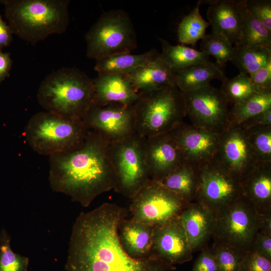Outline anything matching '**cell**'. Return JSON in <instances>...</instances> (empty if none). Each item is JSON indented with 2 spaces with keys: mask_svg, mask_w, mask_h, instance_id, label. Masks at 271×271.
<instances>
[{
  "mask_svg": "<svg viewBox=\"0 0 271 271\" xmlns=\"http://www.w3.org/2000/svg\"><path fill=\"white\" fill-rule=\"evenodd\" d=\"M240 190L259 213L271 212V162H257L240 181Z\"/></svg>",
  "mask_w": 271,
  "mask_h": 271,
  "instance_id": "21",
  "label": "cell"
},
{
  "mask_svg": "<svg viewBox=\"0 0 271 271\" xmlns=\"http://www.w3.org/2000/svg\"><path fill=\"white\" fill-rule=\"evenodd\" d=\"M159 40L162 48L160 57L175 73L209 61V56L200 50L184 45H172L163 39Z\"/></svg>",
  "mask_w": 271,
  "mask_h": 271,
  "instance_id": "27",
  "label": "cell"
},
{
  "mask_svg": "<svg viewBox=\"0 0 271 271\" xmlns=\"http://www.w3.org/2000/svg\"><path fill=\"white\" fill-rule=\"evenodd\" d=\"M132 107L136 132L144 138L170 132L186 116L184 98L176 85L140 92Z\"/></svg>",
  "mask_w": 271,
  "mask_h": 271,
  "instance_id": "5",
  "label": "cell"
},
{
  "mask_svg": "<svg viewBox=\"0 0 271 271\" xmlns=\"http://www.w3.org/2000/svg\"><path fill=\"white\" fill-rule=\"evenodd\" d=\"M193 252L204 247L215 230L216 217L197 202L189 203L179 215Z\"/></svg>",
  "mask_w": 271,
  "mask_h": 271,
  "instance_id": "19",
  "label": "cell"
},
{
  "mask_svg": "<svg viewBox=\"0 0 271 271\" xmlns=\"http://www.w3.org/2000/svg\"><path fill=\"white\" fill-rule=\"evenodd\" d=\"M86 56L96 61L129 53L137 46V34L130 18L121 10L103 13L86 34Z\"/></svg>",
  "mask_w": 271,
  "mask_h": 271,
  "instance_id": "7",
  "label": "cell"
},
{
  "mask_svg": "<svg viewBox=\"0 0 271 271\" xmlns=\"http://www.w3.org/2000/svg\"><path fill=\"white\" fill-rule=\"evenodd\" d=\"M228 102H240L257 91L249 75L240 73L235 77L226 78L220 89Z\"/></svg>",
  "mask_w": 271,
  "mask_h": 271,
  "instance_id": "33",
  "label": "cell"
},
{
  "mask_svg": "<svg viewBox=\"0 0 271 271\" xmlns=\"http://www.w3.org/2000/svg\"><path fill=\"white\" fill-rule=\"evenodd\" d=\"M160 55L155 49L141 54H117L96 61L94 69L98 74L126 75L155 60Z\"/></svg>",
  "mask_w": 271,
  "mask_h": 271,
  "instance_id": "25",
  "label": "cell"
},
{
  "mask_svg": "<svg viewBox=\"0 0 271 271\" xmlns=\"http://www.w3.org/2000/svg\"><path fill=\"white\" fill-rule=\"evenodd\" d=\"M271 108V89L257 91L229 110L228 126L237 125Z\"/></svg>",
  "mask_w": 271,
  "mask_h": 271,
  "instance_id": "28",
  "label": "cell"
},
{
  "mask_svg": "<svg viewBox=\"0 0 271 271\" xmlns=\"http://www.w3.org/2000/svg\"><path fill=\"white\" fill-rule=\"evenodd\" d=\"M239 44L271 48V31L268 30L246 8L243 17Z\"/></svg>",
  "mask_w": 271,
  "mask_h": 271,
  "instance_id": "31",
  "label": "cell"
},
{
  "mask_svg": "<svg viewBox=\"0 0 271 271\" xmlns=\"http://www.w3.org/2000/svg\"><path fill=\"white\" fill-rule=\"evenodd\" d=\"M200 1L193 11L181 21L178 29V37L183 44L194 45L206 35V30L210 26L202 17L199 11Z\"/></svg>",
  "mask_w": 271,
  "mask_h": 271,
  "instance_id": "30",
  "label": "cell"
},
{
  "mask_svg": "<svg viewBox=\"0 0 271 271\" xmlns=\"http://www.w3.org/2000/svg\"><path fill=\"white\" fill-rule=\"evenodd\" d=\"M250 248L271 261V234L258 230Z\"/></svg>",
  "mask_w": 271,
  "mask_h": 271,
  "instance_id": "41",
  "label": "cell"
},
{
  "mask_svg": "<svg viewBox=\"0 0 271 271\" xmlns=\"http://www.w3.org/2000/svg\"><path fill=\"white\" fill-rule=\"evenodd\" d=\"M216 217L214 243L250 249L259 228V213L248 200L240 195Z\"/></svg>",
  "mask_w": 271,
  "mask_h": 271,
  "instance_id": "9",
  "label": "cell"
},
{
  "mask_svg": "<svg viewBox=\"0 0 271 271\" xmlns=\"http://www.w3.org/2000/svg\"><path fill=\"white\" fill-rule=\"evenodd\" d=\"M13 61L9 53L0 50V85L6 78L10 76Z\"/></svg>",
  "mask_w": 271,
  "mask_h": 271,
  "instance_id": "43",
  "label": "cell"
},
{
  "mask_svg": "<svg viewBox=\"0 0 271 271\" xmlns=\"http://www.w3.org/2000/svg\"><path fill=\"white\" fill-rule=\"evenodd\" d=\"M245 130L255 160L271 162V125Z\"/></svg>",
  "mask_w": 271,
  "mask_h": 271,
  "instance_id": "34",
  "label": "cell"
},
{
  "mask_svg": "<svg viewBox=\"0 0 271 271\" xmlns=\"http://www.w3.org/2000/svg\"><path fill=\"white\" fill-rule=\"evenodd\" d=\"M87 130L82 120L68 119L44 111L30 118L24 134L35 152L50 156L79 148L84 142Z\"/></svg>",
  "mask_w": 271,
  "mask_h": 271,
  "instance_id": "6",
  "label": "cell"
},
{
  "mask_svg": "<svg viewBox=\"0 0 271 271\" xmlns=\"http://www.w3.org/2000/svg\"><path fill=\"white\" fill-rule=\"evenodd\" d=\"M37 97L45 111L82 120L92 104V79L77 68H62L42 81Z\"/></svg>",
  "mask_w": 271,
  "mask_h": 271,
  "instance_id": "4",
  "label": "cell"
},
{
  "mask_svg": "<svg viewBox=\"0 0 271 271\" xmlns=\"http://www.w3.org/2000/svg\"><path fill=\"white\" fill-rule=\"evenodd\" d=\"M209 5L207 17L212 33L222 36L234 46L239 45L245 0L201 1Z\"/></svg>",
  "mask_w": 271,
  "mask_h": 271,
  "instance_id": "18",
  "label": "cell"
},
{
  "mask_svg": "<svg viewBox=\"0 0 271 271\" xmlns=\"http://www.w3.org/2000/svg\"><path fill=\"white\" fill-rule=\"evenodd\" d=\"M154 228L131 218L122 220L118 227V238L128 255L137 259L151 255Z\"/></svg>",
  "mask_w": 271,
  "mask_h": 271,
  "instance_id": "22",
  "label": "cell"
},
{
  "mask_svg": "<svg viewBox=\"0 0 271 271\" xmlns=\"http://www.w3.org/2000/svg\"><path fill=\"white\" fill-rule=\"evenodd\" d=\"M213 160L240 181L257 162L246 130L229 125L221 132Z\"/></svg>",
  "mask_w": 271,
  "mask_h": 271,
  "instance_id": "13",
  "label": "cell"
},
{
  "mask_svg": "<svg viewBox=\"0 0 271 271\" xmlns=\"http://www.w3.org/2000/svg\"><path fill=\"white\" fill-rule=\"evenodd\" d=\"M245 6L255 18L271 31L270 0H245Z\"/></svg>",
  "mask_w": 271,
  "mask_h": 271,
  "instance_id": "37",
  "label": "cell"
},
{
  "mask_svg": "<svg viewBox=\"0 0 271 271\" xmlns=\"http://www.w3.org/2000/svg\"><path fill=\"white\" fill-rule=\"evenodd\" d=\"M227 77L221 68L208 61L175 73V85L182 92L197 89L210 84L214 79L224 81Z\"/></svg>",
  "mask_w": 271,
  "mask_h": 271,
  "instance_id": "26",
  "label": "cell"
},
{
  "mask_svg": "<svg viewBox=\"0 0 271 271\" xmlns=\"http://www.w3.org/2000/svg\"><path fill=\"white\" fill-rule=\"evenodd\" d=\"M193 253L179 216L154 227L151 255L174 265L191 260Z\"/></svg>",
  "mask_w": 271,
  "mask_h": 271,
  "instance_id": "16",
  "label": "cell"
},
{
  "mask_svg": "<svg viewBox=\"0 0 271 271\" xmlns=\"http://www.w3.org/2000/svg\"><path fill=\"white\" fill-rule=\"evenodd\" d=\"M249 76L257 91L271 89V60Z\"/></svg>",
  "mask_w": 271,
  "mask_h": 271,
  "instance_id": "40",
  "label": "cell"
},
{
  "mask_svg": "<svg viewBox=\"0 0 271 271\" xmlns=\"http://www.w3.org/2000/svg\"><path fill=\"white\" fill-rule=\"evenodd\" d=\"M182 93L191 124L217 133L228 126L229 102L220 89L208 84Z\"/></svg>",
  "mask_w": 271,
  "mask_h": 271,
  "instance_id": "11",
  "label": "cell"
},
{
  "mask_svg": "<svg viewBox=\"0 0 271 271\" xmlns=\"http://www.w3.org/2000/svg\"><path fill=\"white\" fill-rule=\"evenodd\" d=\"M258 230L271 234V212L259 213Z\"/></svg>",
  "mask_w": 271,
  "mask_h": 271,
  "instance_id": "45",
  "label": "cell"
},
{
  "mask_svg": "<svg viewBox=\"0 0 271 271\" xmlns=\"http://www.w3.org/2000/svg\"><path fill=\"white\" fill-rule=\"evenodd\" d=\"M82 121L87 129L97 132L108 142L136 132L132 106L116 103L101 106L92 105Z\"/></svg>",
  "mask_w": 271,
  "mask_h": 271,
  "instance_id": "14",
  "label": "cell"
},
{
  "mask_svg": "<svg viewBox=\"0 0 271 271\" xmlns=\"http://www.w3.org/2000/svg\"><path fill=\"white\" fill-rule=\"evenodd\" d=\"M93 105L116 103L132 106L140 93L124 75L103 74L92 79Z\"/></svg>",
  "mask_w": 271,
  "mask_h": 271,
  "instance_id": "20",
  "label": "cell"
},
{
  "mask_svg": "<svg viewBox=\"0 0 271 271\" xmlns=\"http://www.w3.org/2000/svg\"><path fill=\"white\" fill-rule=\"evenodd\" d=\"M238 271H271V261L250 248L245 251Z\"/></svg>",
  "mask_w": 271,
  "mask_h": 271,
  "instance_id": "38",
  "label": "cell"
},
{
  "mask_svg": "<svg viewBox=\"0 0 271 271\" xmlns=\"http://www.w3.org/2000/svg\"><path fill=\"white\" fill-rule=\"evenodd\" d=\"M199 180L200 166L185 161L158 182L189 203L195 199Z\"/></svg>",
  "mask_w": 271,
  "mask_h": 271,
  "instance_id": "24",
  "label": "cell"
},
{
  "mask_svg": "<svg viewBox=\"0 0 271 271\" xmlns=\"http://www.w3.org/2000/svg\"><path fill=\"white\" fill-rule=\"evenodd\" d=\"M145 154L151 180L159 181L185 161L169 133L145 138Z\"/></svg>",
  "mask_w": 271,
  "mask_h": 271,
  "instance_id": "17",
  "label": "cell"
},
{
  "mask_svg": "<svg viewBox=\"0 0 271 271\" xmlns=\"http://www.w3.org/2000/svg\"><path fill=\"white\" fill-rule=\"evenodd\" d=\"M200 51L207 55L214 56L216 64L221 68L227 62L231 61L234 53V46L225 37L212 33L202 39Z\"/></svg>",
  "mask_w": 271,
  "mask_h": 271,
  "instance_id": "32",
  "label": "cell"
},
{
  "mask_svg": "<svg viewBox=\"0 0 271 271\" xmlns=\"http://www.w3.org/2000/svg\"><path fill=\"white\" fill-rule=\"evenodd\" d=\"M239 125L245 129L254 127L271 125V108L248 118Z\"/></svg>",
  "mask_w": 271,
  "mask_h": 271,
  "instance_id": "42",
  "label": "cell"
},
{
  "mask_svg": "<svg viewBox=\"0 0 271 271\" xmlns=\"http://www.w3.org/2000/svg\"><path fill=\"white\" fill-rule=\"evenodd\" d=\"M5 15L13 34L35 45L64 33L69 23L68 0H3Z\"/></svg>",
  "mask_w": 271,
  "mask_h": 271,
  "instance_id": "3",
  "label": "cell"
},
{
  "mask_svg": "<svg viewBox=\"0 0 271 271\" xmlns=\"http://www.w3.org/2000/svg\"><path fill=\"white\" fill-rule=\"evenodd\" d=\"M29 258L13 251L11 237L5 229L0 233V271H27Z\"/></svg>",
  "mask_w": 271,
  "mask_h": 271,
  "instance_id": "35",
  "label": "cell"
},
{
  "mask_svg": "<svg viewBox=\"0 0 271 271\" xmlns=\"http://www.w3.org/2000/svg\"><path fill=\"white\" fill-rule=\"evenodd\" d=\"M108 143L97 132L88 129L79 148L50 156L52 189L69 196L83 207L114 189L115 177L108 155Z\"/></svg>",
  "mask_w": 271,
  "mask_h": 271,
  "instance_id": "2",
  "label": "cell"
},
{
  "mask_svg": "<svg viewBox=\"0 0 271 271\" xmlns=\"http://www.w3.org/2000/svg\"><path fill=\"white\" fill-rule=\"evenodd\" d=\"M127 215L125 208L104 203L94 209L82 212L72 230L67 271H172L175 269L151 255L137 259L122 248L118 227Z\"/></svg>",
  "mask_w": 271,
  "mask_h": 271,
  "instance_id": "1",
  "label": "cell"
},
{
  "mask_svg": "<svg viewBox=\"0 0 271 271\" xmlns=\"http://www.w3.org/2000/svg\"><path fill=\"white\" fill-rule=\"evenodd\" d=\"M212 249L215 255L219 271H238L246 250L221 243H214Z\"/></svg>",
  "mask_w": 271,
  "mask_h": 271,
  "instance_id": "36",
  "label": "cell"
},
{
  "mask_svg": "<svg viewBox=\"0 0 271 271\" xmlns=\"http://www.w3.org/2000/svg\"><path fill=\"white\" fill-rule=\"evenodd\" d=\"M271 60V48L239 44L230 61L240 73L250 75Z\"/></svg>",
  "mask_w": 271,
  "mask_h": 271,
  "instance_id": "29",
  "label": "cell"
},
{
  "mask_svg": "<svg viewBox=\"0 0 271 271\" xmlns=\"http://www.w3.org/2000/svg\"><path fill=\"white\" fill-rule=\"evenodd\" d=\"M145 141V138L136 132L108 144V155L115 177L114 190L130 199L151 180Z\"/></svg>",
  "mask_w": 271,
  "mask_h": 271,
  "instance_id": "8",
  "label": "cell"
},
{
  "mask_svg": "<svg viewBox=\"0 0 271 271\" xmlns=\"http://www.w3.org/2000/svg\"><path fill=\"white\" fill-rule=\"evenodd\" d=\"M169 133L177 143L185 161L201 166L214 159L220 133L184 121Z\"/></svg>",
  "mask_w": 271,
  "mask_h": 271,
  "instance_id": "15",
  "label": "cell"
},
{
  "mask_svg": "<svg viewBox=\"0 0 271 271\" xmlns=\"http://www.w3.org/2000/svg\"><path fill=\"white\" fill-rule=\"evenodd\" d=\"M191 271H219L218 263L212 248H206L202 250Z\"/></svg>",
  "mask_w": 271,
  "mask_h": 271,
  "instance_id": "39",
  "label": "cell"
},
{
  "mask_svg": "<svg viewBox=\"0 0 271 271\" xmlns=\"http://www.w3.org/2000/svg\"><path fill=\"white\" fill-rule=\"evenodd\" d=\"M188 204L159 182L151 180L131 199L130 218L155 227L179 216Z\"/></svg>",
  "mask_w": 271,
  "mask_h": 271,
  "instance_id": "10",
  "label": "cell"
},
{
  "mask_svg": "<svg viewBox=\"0 0 271 271\" xmlns=\"http://www.w3.org/2000/svg\"><path fill=\"white\" fill-rule=\"evenodd\" d=\"M240 181L214 160L200 166V180L195 201L215 215L240 195Z\"/></svg>",
  "mask_w": 271,
  "mask_h": 271,
  "instance_id": "12",
  "label": "cell"
},
{
  "mask_svg": "<svg viewBox=\"0 0 271 271\" xmlns=\"http://www.w3.org/2000/svg\"><path fill=\"white\" fill-rule=\"evenodd\" d=\"M13 33L6 22L0 15V50L8 46L13 41Z\"/></svg>",
  "mask_w": 271,
  "mask_h": 271,
  "instance_id": "44",
  "label": "cell"
},
{
  "mask_svg": "<svg viewBox=\"0 0 271 271\" xmlns=\"http://www.w3.org/2000/svg\"><path fill=\"white\" fill-rule=\"evenodd\" d=\"M124 75L139 93L167 85H176L175 73L161 58L160 55L148 64Z\"/></svg>",
  "mask_w": 271,
  "mask_h": 271,
  "instance_id": "23",
  "label": "cell"
}]
</instances>
